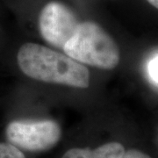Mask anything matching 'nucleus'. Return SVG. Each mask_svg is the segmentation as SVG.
<instances>
[{
    "label": "nucleus",
    "instance_id": "obj_6",
    "mask_svg": "<svg viewBox=\"0 0 158 158\" xmlns=\"http://www.w3.org/2000/svg\"><path fill=\"white\" fill-rule=\"evenodd\" d=\"M0 158H27L26 151L4 140L0 141Z\"/></svg>",
    "mask_w": 158,
    "mask_h": 158
},
{
    "label": "nucleus",
    "instance_id": "obj_9",
    "mask_svg": "<svg viewBox=\"0 0 158 158\" xmlns=\"http://www.w3.org/2000/svg\"><path fill=\"white\" fill-rule=\"evenodd\" d=\"M147 1L155 8L158 9V0H147Z\"/></svg>",
    "mask_w": 158,
    "mask_h": 158
},
{
    "label": "nucleus",
    "instance_id": "obj_3",
    "mask_svg": "<svg viewBox=\"0 0 158 158\" xmlns=\"http://www.w3.org/2000/svg\"><path fill=\"white\" fill-rule=\"evenodd\" d=\"M4 138L26 152H44L60 142L62 128L53 119L15 118L6 123Z\"/></svg>",
    "mask_w": 158,
    "mask_h": 158
},
{
    "label": "nucleus",
    "instance_id": "obj_5",
    "mask_svg": "<svg viewBox=\"0 0 158 158\" xmlns=\"http://www.w3.org/2000/svg\"><path fill=\"white\" fill-rule=\"evenodd\" d=\"M125 146L119 141H111L95 147H72L61 158H124Z\"/></svg>",
    "mask_w": 158,
    "mask_h": 158
},
{
    "label": "nucleus",
    "instance_id": "obj_2",
    "mask_svg": "<svg viewBox=\"0 0 158 158\" xmlns=\"http://www.w3.org/2000/svg\"><path fill=\"white\" fill-rule=\"evenodd\" d=\"M62 49L75 61L102 69L116 68L120 59L116 42L98 24L92 21L79 23Z\"/></svg>",
    "mask_w": 158,
    "mask_h": 158
},
{
    "label": "nucleus",
    "instance_id": "obj_8",
    "mask_svg": "<svg viewBox=\"0 0 158 158\" xmlns=\"http://www.w3.org/2000/svg\"><path fill=\"white\" fill-rule=\"evenodd\" d=\"M124 158H152L147 153L143 152L140 149L131 148L127 150L125 153Z\"/></svg>",
    "mask_w": 158,
    "mask_h": 158
},
{
    "label": "nucleus",
    "instance_id": "obj_4",
    "mask_svg": "<svg viewBox=\"0 0 158 158\" xmlns=\"http://www.w3.org/2000/svg\"><path fill=\"white\" fill-rule=\"evenodd\" d=\"M79 23L73 11L58 1L48 3L39 16L40 32L43 39L62 49L73 36Z\"/></svg>",
    "mask_w": 158,
    "mask_h": 158
},
{
    "label": "nucleus",
    "instance_id": "obj_7",
    "mask_svg": "<svg viewBox=\"0 0 158 158\" xmlns=\"http://www.w3.org/2000/svg\"><path fill=\"white\" fill-rule=\"evenodd\" d=\"M147 73L149 80L158 85V53L153 55L147 63Z\"/></svg>",
    "mask_w": 158,
    "mask_h": 158
},
{
    "label": "nucleus",
    "instance_id": "obj_1",
    "mask_svg": "<svg viewBox=\"0 0 158 158\" xmlns=\"http://www.w3.org/2000/svg\"><path fill=\"white\" fill-rule=\"evenodd\" d=\"M16 62L26 76L38 81L82 89L90 85V72L85 65L45 46L24 43L18 50Z\"/></svg>",
    "mask_w": 158,
    "mask_h": 158
}]
</instances>
